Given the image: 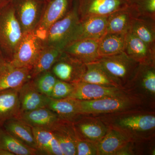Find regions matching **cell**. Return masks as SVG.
Segmentation results:
<instances>
[{
    "label": "cell",
    "instance_id": "7c38bea8",
    "mask_svg": "<svg viewBox=\"0 0 155 155\" xmlns=\"http://www.w3.org/2000/svg\"><path fill=\"white\" fill-rule=\"evenodd\" d=\"M127 6V0H80L78 11L80 19L93 16H108Z\"/></svg>",
    "mask_w": 155,
    "mask_h": 155
},
{
    "label": "cell",
    "instance_id": "d6a6232c",
    "mask_svg": "<svg viewBox=\"0 0 155 155\" xmlns=\"http://www.w3.org/2000/svg\"><path fill=\"white\" fill-rule=\"evenodd\" d=\"M73 84L57 79L51 97L55 99H61L69 97L73 91Z\"/></svg>",
    "mask_w": 155,
    "mask_h": 155
},
{
    "label": "cell",
    "instance_id": "ac0fdd59",
    "mask_svg": "<svg viewBox=\"0 0 155 155\" xmlns=\"http://www.w3.org/2000/svg\"><path fill=\"white\" fill-rule=\"evenodd\" d=\"M19 97L20 114L47 107L50 99V97L38 90L32 79L28 80L20 87Z\"/></svg>",
    "mask_w": 155,
    "mask_h": 155
},
{
    "label": "cell",
    "instance_id": "f35d334b",
    "mask_svg": "<svg viewBox=\"0 0 155 155\" xmlns=\"http://www.w3.org/2000/svg\"><path fill=\"white\" fill-rule=\"evenodd\" d=\"M45 1H48V0H45Z\"/></svg>",
    "mask_w": 155,
    "mask_h": 155
},
{
    "label": "cell",
    "instance_id": "74e56055",
    "mask_svg": "<svg viewBox=\"0 0 155 155\" xmlns=\"http://www.w3.org/2000/svg\"><path fill=\"white\" fill-rule=\"evenodd\" d=\"M0 155H14V154L5 150L0 149Z\"/></svg>",
    "mask_w": 155,
    "mask_h": 155
},
{
    "label": "cell",
    "instance_id": "9c48e42d",
    "mask_svg": "<svg viewBox=\"0 0 155 155\" xmlns=\"http://www.w3.org/2000/svg\"><path fill=\"white\" fill-rule=\"evenodd\" d=\"M72 0H48L40 22L34 32L44 41L54 23L65 17L72 8Z\"/></svg>",
    "mask_w": 155,
    "mask_h": 155
},
{
    "label": "cell",
    "instance_id": "ffe728a7",
    "mask_svg": "<svg viewBox=\"0 0 155 155\" xmlns=\"http://www.w3.org/2000/svg\"><path fill=\"white\" fill-rule=\"evenodd\" d=\"M21 119L31 127L51 130L61 118L54 112L46 107L35 109L19 114Z\"/></svg>",
    "mask_w": 155,
    "mask_h": 155
},
{
    "label": "cell",
    "instance_id": "d590c367",
    "mask_svg": "<svg viewBox=\"0 0 155 155\" xmlns=\"http://www.w3.org/2000/svg\"><path fill=\"white\" fill-rule=\"evenodd\" d=\"M8 64V62L3 57L2 54L0 51V74L5 70Z\"/></svg>",
    "mask_w": 155,
    "mask_h": 155
},
{
    "label": "cell",
    "instance_id": "4dcf8cb0",
    "mask_svg": "<svg viewBox=\"0 0 155 155\" xmlns=\"http://www.w3.org/2000/svg\"><path fill=\"white\" fill-rule=\"evenodd\" d=\"M37 149L41 155H50V145L54 134L51 130L32 127Z\"/></svg>",
    "mask_w": 155,
    "mask_h": 155
},
{
    "label": "cell",
    "instance_id": "d6986e66",
    "mask_svg": "<svg viewBox=\"0 0 155 155\" xmlns=\"http://www.w3.org/2000/svg\"><path fill=\"white\" fill-rule=\"evenodd\" d=\"M107 127L105 135L97 143V155H117L129 142L132 141L128 136L120 130Z\"/></svg>",
    "mask_w": 155,
    "mask_h": 155
},
{
    "label": "cell",
    "instance_id": "f1b7e54d",
    "mask_svg": "<svg viewBox=\"0 0 155 155\" xmlns=\"http://www.w3.org/2000/svg\"><path fill=\"white\" fill-rule=\"evenodd\" d=\"M126 34L106 33L99 41L98 53L101 57L113 55L124 51Z\"/></svg>",
    "mask_w": 155,
    "mask_h": 155
},
{
    "label": "cell",
    "instance_id": "ba28073f",
    "mask_svg": "<svg viewBox=\"0 0 155 155\" xmlns=\"http://www.w3.org/2000/svg\"><path fill=\"white\" fill-rule=\"evenodd\" d=\"M46 2L45 0H13L15 15L23 34L35 30L41 20Z\"/></svg>",
    "mask_w": 155,
    "mask_h": 155
},
{
    "label": "cell",
    "instance_id": "3957f363",
    "mask_svg": "<svg viewBox=\"0 0 155 155\" xmlns=\"http://www.w3.org/2000/svg\"><path fill=\"white\" fill-rule=\"evenodd\" d=\"M12 2L0 8V51L8 63L23 36Z\"/></svg>",
    "mask_w": 155,
    "mask_h": 155
},
{
    "label": "cell",
    "instance_id": "484cf974",
    "mask_svg": "<svg viewBox=\"0 0 155 155\" xmlns=\"http://www.w3.org/2000/svg\"><path fill=\"white\" fill-rule=\"evenodd\" d=\"M46 107L54 112L61 119L72 122L81 115L78 100L72 98L55 99L50 97Z\"/></svg>",
    "mask_w": 155,
    "mask_h": 155
},
{
    "label": "cell",
    "instance_id": "e575fe53",
    "mask_svg": "<svg viewBox=\"0 0 155 155\" xmlns=\"http://www.w3.org/2000/svg\"><path fill=\"white\" fill-rule=\"evenodd\" d=\"M50 155H63L59 143L54 136L50 145Z\"/></svg>",
    "mask_w": 155,
    "mask_h": 155
},
{
    "label": "cell",
    "instance_id": "d4e9b609",
    "mask_svg": "<svg viewBox=\"0 0 155 155\" xmlns=\"http://www.w3.org/2000/svg\"><path fill=\"white\" fill-rule=\"evenodd\" d=\"M3 127L19 141L37 150L32 127L21 119L17 118L9 119L4 123Z\"/></svg>",
    "mask_w": 155,
    "mask_h": 155
},
{
    "label": "cell",
    "instance_id": "5b68a950",
    "mask_svg": "<svg viewBox=\"0 0 155 155\" xmlns=\"http://www.w3.org/2000/svg\"><path fill=\"white\" fill-rule=\"evenodd\" d=\"M124 90L154 106L155 64H140L135 75Z\"/></svg>",
    "mask_w": 155,
    "mask_h": 155
},
{
    "label": "cell",
    "instance_id": "cb8c5ba5",
    "mask_svg": "<svg viewBox=\"0 0 155 155\" xmlns=\"http://www.w3.org/2000/svg\"><path fill=\"white\" fill-rule=\"evenodd\" d=\"M129 31L155 50V19L147 16L136 17Z\"/></svg>",
    "mask_w": 155,
    "mask_h": 155
},
{
    "label": "cell",
    "instance_id": "30bf717a",
    "mask_svg": "<svg viewBox=\"0 0 155 155\" xmlns=\"http://www.w3.org/2000/svg\"><path fill=\"white\" fill-rule=\"evenodd\" d=\"M79 139L97 143L108 130L106 124L96 116L81 114L72 121Z\"/></svg>",
    "mask_w": 155,
    "mask_h": 155
},
{
    "label": "cell",
    "instance_id": "7402d4cb",
    "mask_svg": "<svg viewBox=\"0 0 155 155\" xmlns=\"http://www.w3.org/2000/svg\"><path fill=\"white\" fill-rule=\"evenodd\" d=\"M137 17L128 6L115 11L108 16L107 33L126 34L130 30L133 19Z\"/></svg>",
    "mask_w": 155,
    "mask_h": 155
},
{
    "label": "cell",
    "instance_id": "44dd1931",
    "mask_svg": "<svg viewBox=\"0 0 155 155\" xmlns=\"http://www.w3.org/2000/svg\"><path fill=\"white\" fill-rule=\"evenodd\" d=\"M19 88L0 91V127H3L6 121L17 118L20 114Z\"/></svg>",
    "mask_w": 155,
    "mask_h": 155
},
{
    "label": "cell",
    "instance_id": "f546056e",
    "mask_svg": "<svg viewBox=\"0 0 155 155\" xmlns=\"http://www.w3.org/2000/svg\"><path fill=\"white\" fill-rule=\"evenodd\" d=\"M0 149L5 150L14 155H41L37 150L28 146L0 127Z\"/></svg>",
    "mask_w": 155,
    "mask_h": 155
},
{
    "label": "cell",
    "instance_id": "603a6c76",
    "mask_svg": "<svg viewBox=\"0 0 155 155\" xmlns=\"http://www.w3.org/2000/svg\"><path fill=\"white\" fill-rule=\"evenodd\" d=\"M31 70L28 68L13 67L8 63L5 69L0 74V91L20 88L31 79Z\"/></svg>",
    "mask_w": 155,
    "mask_h": 155
},
{
    "label": "cell",
    "instance_id": "1f68e13d",
    "mask_svg": "<svg viewBox=\"0 0 155 155\" xmlns=\"http://www.w3.org/2000/svg\"><path fill=\"white\" fill-rule=\"evenodd\" d=\"M57 79L52 71L50 70L41 73L32 80L40 92L51 97Z\"/></svg>",
    "mask_w": 155,
    "mask_h": 155
},
{
    "label": "cell",
    "instance_id": "83f0119b",
    "mask_svg": "<svg viewBox=\"0 0 155 155\" xmlns=\"http://www.w3.org/2000/svg\"><path fill=\"white\" fill-rule=\"evenodd\" d=\"M79 81L119 87L98 61L85 64V70Z\"/></svg>",
    "mask_w": 155,
    "mask_h": 155
},
{
    "label": "cell",
    "instance_id": "9a60e30c",
    "mask_svg": "<svg viewBox=\"0 0 155 155\" xmlns=\"http://www.w3.org/2000/svg\"><path fill=\"white\" fill-rule=\"evenodd\" d=\"M99 39H85L70 43L63 52L84 64L96 62L101 58L98 53Z\"/></svg>",
    "mask_w": 155,
    "mask_h": 155
},
{
    "label": "cell",
    "instance_id": "5bb4252c",
    "mask_svg": "<svg viewBox=\"0 0 155 155\" xmlns=\"http://www.w3.org/2000/svg\"><path fill=\"white\" fill-rule=\"evenodd\" d=\"M85 68V64L63 52L51 71L59 80L74 83L80 81Z\"/></svg>",
    "mask_w": 155,
    "mask_h": 155
},
{
    "label": "cell",
    "instance_id": "4316f807",
    "mask_svg": "<svg viewBox=\"0 0 155 155\" xmlns=\"http://www.w3.org/2000/svg\"><path fill=\"white\" fill-rule=\"evenodd\" d=\"M63 51L52 46H45L31 70V79L41 73L50 71L58 61Z\"/></svg>",
    "mask_w": 155,
    "mask_h": 155
},
{
    "label": "cell",
    "instance_id": "277c9868",
    "mask_svg": "<svg viewBox=\"0 0 155 155\" xmlns=\"http://www.w3.org/2000/svg\"><path fill=\"white\" fill-rule=\"evenodd\" d=\"M112 78L117 86L124 89L135 75L140 64L124 52L101 57L97 61Z\"/></svg>",
    "mask_w": 155,
    "mask_h": 155
},
{
    "label": "cell",
    "instance_id": "2e32d148",
    "mask_svg": "<svg viewBox=\"0 0 155 155\" xmlns=\"http://www.w3.org/2000/svg\"><path fill=\"white\" fill-rule=\"evenodd\" d=\"M124 52L140 64H155V50L129 31L125 35Z\"/></svg>",
    "mask_w": 155,
    "mask_h": 155
},
{
    "label": "cell",
    "instance_id": "4fadbf2b",
    "mask_svg": "<svg viewBox=\"0 0 155 155\" xmlns=\"http://www.w3.org/2000/svg\"><path fill=\"white\" fill-rule=\"evenodd\" d=\"M74 89L69 97L81 101H90L126 93L123 89L78 81L72 83Z\"/></svg>",
    "mask_w": 155,
    "mask_h": 155
},
{
    "label": "cell",
    "instance_id": "8fae6325",
    "mask_svg": "<svg viewBox=\"0 0 155 155\" xmlns=\"http://www.w3.org/2000/svg\"><path fill=\"white\" fill-rule=\"evenodd\" d=\"M107 17L93 16L80 19L72 31L68 44L78 40L100 39L107 33Z\"/></svg>",
    "mask_w": 155,
    "mask_h": 155
},
{
    "label": "cell",
    "instance_id": "e0dca14e",
    "mask_svg": "<svg viewBox=\"0 0 155 155\" xmlns=\"http://www.w3.org/2000/svg\"><path fill=\"white\" fill-rule=\"evenodd\" d=\"M51 130L58 140L63 155H76L78 138L73 122L60 119Z\"/></svg>",
    "mask_w": 155,
    "mask_h": 155
},
{
    "label": "cell",
    "instance_id": "836d02e7",
    "mask_svg": "<svg viewBox=\"0 0 155 155\" xmlns=\"http://www.w3.org/2000/svg\"><path fill=\"white\" fill-rule=\"evenodd\" d=\"M76 155L98 154L97 143L78 139L76 143Z\"/></svg>",
    "mask_w": 155,
    "mask_h": 155
},
{
    "label": "cell",
    "instance_id": "52a82bcc",
    "mask_svg": "<svg viewBox=\"0 0 155 155\" xmlns=\"http://www.w3.org/2000/svg\"><path fill=\"white\" fill-rule=\"evenodd\" d=\"M79 20L78 5H75L65 17L50 27L44 41L45 45L54 47L63 51L68 44L72 31Z\"/></svg>",
    "mask_w": 155,
    "mask_h": 155
},
{
    "label": "cell",
    "instance_id": "6da1fadb",
    "mask_svg": "<svg viewBox=\"0 0 155 155\" xmlns=\"http://www.w3.org/2000/svg\"><path fill=\"white\" fill-rule=\"evenodd\" d=\"M96 116L107 127L120 130L128 136L132 141L154 137L155 113L151 109L134 110Z\"/></svg>",
    "mask_w": 155,
    "mask_h": 155
},
{
    "label": "cell",
    "instance_id": "8d00e7d4",
    "mask_svg": "<svg viewBox=\"0 0 155 155\" xmlns=\"http://www.w3.org/2000/svg\"><path fill=\"white\" fill-rule=\"evenodd\" d=\"M13 0H0V8L11 3Z\"/></svg>",
    "mask_w": 155,
    "mask_h": 155
},
{
    "label": "cell",
    "instance_id": "8992f818",
    "mask_svg": "<svg viewBox=\"0 0 155 155\" xmlns=\"http://www.w3.org/2000/svg\"><path fill=\"white\" fill-rule=\"evenodd\" d=\"M45 45L34 31L23 34L8 64L17 68L31 69Z\"/></svg>",
    "mask_w": 155,
    "mask_h": 155
},
{
    "label": "cell",
    "instance_id": "7a4b0ae2",
    "mask_svg": "<svg viewBox=\"0 0 155 155\" xmlns=\"http://www.w3.org/2000/svg\"><path fill=\"white\" fill-rule=\"evenodd\" d=\"M78 103L80 114L93 116L154 109V106L140 97L128 93L90 101L78 100Z\"/></svg>",
    "mask_w": 155,
    "mask_h": 155
}]
</instances>
